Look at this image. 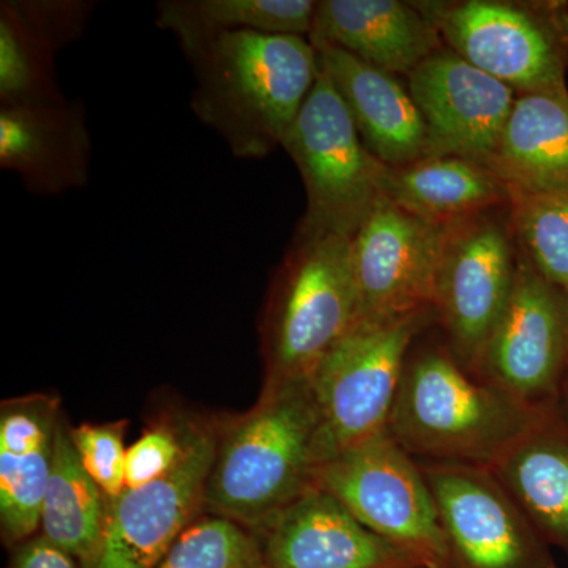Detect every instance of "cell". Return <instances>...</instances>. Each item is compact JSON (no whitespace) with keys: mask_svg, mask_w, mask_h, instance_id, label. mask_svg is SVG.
I'll list each match as a JSON object with an SVG mask.
<instances>
[{"mask_svg":"<svg viewBox=\"0 0 568 568\" xmlns=\"http://www.w3.org/2000/svg\"><path fill=\"white\" fill-rule=\"evenodd\" d=\"M358 321L353 239L297 227L261 315L263 386L312 379Z\"/></svg>","mask_w":568,"mask_h":568,"instance_id":"cell-4","label":"cell"},{"mask_svg":"<svg viewBox=\"0 0 568 568\" xmlns=\"http://www.w3.org/2000/svg\"><path fill=\"white\" fill-rule=\"evenodd\" d=\"M263 545L271 568H425L320 488L286 508Z\"/></svg>","mask_w":568,"mask_h":568,"instance_id":"cell-15","label":"cell"},{"mask_svg":"<svg viewBox=\"0 0 568 568\" xmlns=\"http://www.w3.org/2000/svg\"><path fill=\"white\" fill-rule=\"evenodd\" d=\"M447 231L379 196L353 237L361 321L388 323L433 310Z\"/></svg>","mask_w":568,"mask_h":568,"instance_id":"cell-13","label":"cell"},{"mask_svg":"<svg viewBox=\"0 0 568 568\" xmlns=\"http://www.w3.org/2000/svg\"><path fill=\"white\" fill-rule=\"evenodd\" d=\"M156 568H271L264 545L230 519L204 514Z\"/></svg>","mask_w":568,"mask_h":568,"instance_id":"cell-27","label":"cell"},{"mask_svg":"<svg viewBox=\"0 0 568 568\" xmlns=\"http://www.w3.org/2000/svg\"><path fill=\"white\" fill-rule=\"evenodd\" d=\"M316 50L324 73L377 162L398 168L425 159V122L398 74L368 65L338 48Z\"/></svg>","mask_w":568,"mask_h":568,"instance_id":"cell-20","label":"cell"},{"mask_svg":"<svg viewBox=\"0 0 568 568\" xmlns=\"http://www.w3.org/2000/svg\"><path fill=\"white\" fill-rule=\"evenodd\" d=\"M549 547L568 555V420L540 418L489 467Z\"/></svg>","mask_w":568,"mask_h":568,"instance_id":"cell-23","label":"cell"},{"mask_svg":"<svg viewBox=\"0 0 568 568\" xmlns=\"http://www.w3.org/2000/svg\"><path fill=\"white\" fill-rule=\"evenodd\" d=\"M316 9L315 0H162L155 6V22L173 33L186 54L234 32L308 39Z\"/></svg>","mask_w":568,"mask_h":568,"instance_id":"cell-25","label":"cell"},{"mask_svg":"<svg viewBox=\"0 0 568 568\" xmlns=\"http://www.w3.org/2000/svg\"><path fill=\"white\" fill-rule=\"evenodd\" d=\"M92 142L81 103L0 106V166L29 192L58 196L91 175Z\"/></svg>","mask_w":568,"mask_h":568,"instance_id":"cell-17","label":"cell"},{"mask_svg":"<svg viewBox=\"0 0 568 568\" xmlns=\"http://www.w3.org/2000/svg\"><path fill=\"white\" fill-rule=\"evenodd\" d=\"M126 426L129 422L118 420L71 428V439L82 467L110 499L125 491L126 448L123 437Z\"/></svg>","mask_w":568,"mask_h":568,"instance_id":"cell-29","label":"cell"},{"mask_svg":"<svg viewBox=\"0 0 568 568\" xmlns=\"http://www.w3.org/2000/svg\"><path fill=\"white\" fill-rule=\"evenodd\" d=\"M185 58L196 81L194 115L241 160L265 159L282 148L321 74L320 52L297 36L226 33Z\"/></svg>","mask_w":568,"mask_h":568,"instance_id":"cell-2","label":"cell"},{"mask_svg":"<svg viewBox=\"0 0 568 568\" xmlns=\"http://www.w3.org/2000/svg\"><path fill=\"white\" fill-rule=\"evenodd\" d=\"M444 47L518 95L568 91V6L564 2H416Z\"/></svg>","mask_w":568,"mask_h":568,"instance_id":"cell-5","label":"cell"},{"mask_svg":"<svg viewBox=\"0 0 568 568\" xmlns=\"http://www.w3.org/2000/svg\"><path fill=\"white\" fill-rule=\"evenodd\" d=\"M420 463L447 568H558L551 547L489 467Z\"/></svg>","mask_w":568,"mask_h":568,"instance_id":"cell-11","label":"cell"},{"mask_svg":"<svg viewBox=\"0 0 568 568\" xmlns=\"http://www.w3.org/2000/svg\"><path fill=\"white\" fill-rule=\"evenodd\" d=\"M222 417L189 413L185 446L166 474L111 499L102 548L88 568H156L205 514Z\"/></svg>","mask_w":568,"mask_h":568,"instance_id":"cell-10","label":"cell"},{"mask_svg":"<svg viewBox=\"0 0 568 568\" xmlns=\"http://www.w3.org/2000/svg\"><path fill=\"white\" fill-rule=\"evenodd\" d=\"M435 312L388 323L361 321L312 376L317 418V469L387 432L406 358Z\"/></svg>","mask_w":568,"mask_h":568,"instance_id":"cell-6","label":"cell"},{"mask_svg":"<svg viewBox=\"0 0 568 568\" xmlns=\"http://www.w3.org/2000/svg\"><path fill=\"white\" fill-rule=\"evenodd\" d=\"M282 148L305 185L306 211L298 227L353 239L379 200L384 164L365 148L323 67Z\"/></svg>","mask_w":568,"mask_h":568,"instance_id":"cell-7","label":"cell"},{"mask_svg":"<svg viewBox=\"0 0 568 568\" xmlns=\"http://www.w3.org/2000/svg\"><path fill=\"white\" fill-rule=\"evenodd\" d=\"M496 211L448 226L433 298L448 349L474 373L517 278L519 248L510 215Z\"/></svg>","mask_w":568,"mask_h":568,"instance_id":"cell-9","label":"cell"},{"mask_svg":"<svg viewBox=\"0 0 568 568\" xmlns=\"http://www.w3.org/2000/svg\"><path fill=\"white\" fill-rule=\"evenodd\" d=\"M317 424L310 381L263 386L246 413L222 417L205 514L263 541L280 515L316 488Z\"/></svg>","mask_w":568,"mask_h":568,"instance_id":"cell-1","label":"cell"},{"mask_svg":"<svg viewBox=\"0 0 568 568\" xmlns=\"http://www.w3.org/2000/svg\"><path fill=\"white\" fill-rule=\"evenodd\" d=\"M544 416L466 368L446 342L414 343L387 432L417 462L491 467Z\"/></svg>","mask_w":568,"mask_h":568,"instance_id":"cell-3","label":"cell"},{"mask_svg":"<svg viewBox=\"0 0 568 568\" xmlns=\"http://www.w3.org/2000/svg\"><path fill=\"white\" fill-rule=\"evenodd\" d=\"M186 410L160 414L140 439L126 448L125 489L138 488L166 474L185 446Z\"/></svg>","mask_w":568,"mask_h":568,"instance_id":"cell-28","label":"cell"},{"mask_svg":"<svg viewBox=\"0 0 568 568\" xmlns=\"http://www.w3.org/2000/svg\"><path fill=\"white\" fill-rule=\"evenodd\" d=\"M567 366L568 295L519 250L510 301L476 375L529 409L549 414L558 410Z\"/></svg>","mask_w":568,"mask_h":568,"instance_id":"cell-12","label":"cell"},{"mask_svg":"<svg viewBox=\"0 0 568 568\" xmlns=\"http://www.w3.org/2000/svg\"><path fill=\"white\" fill-rule=\"evenodd\" d=\"M316 488L425 568H447L446 538L420 463L388 432L325 463L317 469Z\"/></svg>","mask_w":568,"mask_h":568,"instance_id":"cell-8","label":"cell"},{"mask_svg":"<svg viewBox=\"0 0 568 568\" xmlns=\"http://www.w3.org/2000/svg\"><path fill=\"white\" fill-rule=\"evenodd\" d=\"M379 192L396 207L446 226L511 203V190L495 171L457 156H426L398 168L384 164Z\"/></svg>","mask_w":568,"mask_h":568,"instance_id":"cell-22","label":"cell"},{"mask_svg":"<svg viewBox=\"0 0 568 568\" xmlns=\"http://www.w3.org/2000/svg\"><path fill=\"white\" fill-rule=\"evenodd\" d=\"M406 78L425 122L426 156H457L491 170L518 93L446 47Z\"/></svg>","mask_w":568,"mask_h":568,"instance_id":"cell-14","label":"cell"},{"mask_svg":"<svg viewBox=\"0 0 568 568\" xmlns=\"http://www.w3.org/2000/svg\"><path fill=\"white\" fill-rule=\"evenodd\" d=\"M111 499L85 473L63 417L41 507L40 534L88 568L102 548Z\"/></svg>","mask_w":568,"mask_h":568,"instance_id":"cell-24","label":"cell"},{"mask_svg":"<svg viewBox=\"0 0 568 568\" xmlns=\"http://www.w3.org/2000/svg\"><path fill=\"white\" fill-rule=\"evenodd\" d=\"M62 418L58 395L29 394L0 405V537L9 549L40 530Z\"/></svg>","mask_w":568,"mask_h":568,"instance_id":"cell-16","label":"cell"},{"mask_svg":"<svg viewBox=\"0 0 568 568\" xmlns=\"http://www.w3.org/2000/svg\"><path fill=\"white\" fill-rule=\"evenodd\" d=\"M508 215L521 253L548 282L568 295V193H511Z\"/></svg>","mask_w":568,"mask_h":568,"instance_id":"cell-26","label":"cell"},{"mask_svg":"<svg viewBox=\"0 0 568 568\" xmlns=\"http://www.w3.org/2000/svg\"><path fill=\"white\" fill-rule=\"evenodd\" d=\"M491 171L511 193H568V91L517 97Z\"/></svg>","mask_w":568,"mask_h":568,"instance_id":"cell-21","label":"cell"},{"mask_svg":"<svg viewBox=\"0 0 568 568\" xmlns=\"http://www.w3.org/2000/svg\"><path fill=\"white\" fill-rule=\"evenodd\" d=\"M93 10L84 0L0 3V106L58 103L55 55L84 32Z\"/></svg>","mask_w":568,"mask_h":568,"instance_id":"cell-18","label":"cell"},{"mask_svg":"<svg viewBox=\"0 0 568 568\" xmlns=\"http://www.w3.org/2000/svg\"><path fill=\"white\" fill-rule=\"evenodd\" d=\"M308 40L405 77L444 47L417 3L402 0H320Z\"/></svg>","mask_w":568,"mask_h":568,"instance_id":"cell-19","label":"cell"},{"mask_svg":"<svg viewBox=\"0 0 568 568\" xmlns=\"http://www.w3.org/2000/svg\"><path fill=\"white\" fill-rule=\"evenodd\" d=\"M558 410L560 416L568 420V366L566 377H564L562 390H560Z\"/></svg>","mask_w":568,"mask_h":568,"instance_id":"cell-31","label":"cell"},{"mask_svg":"<svg viewBox=\"0 0 568 568\" xmlns=\"http://www.w3.org/2000/svg\"><path fill=\"white\" fill-rule=\"evenodd\" d=\"M13 551L9 568H81L73 556L55 547L41 534L29 538Z\"/></svg>","mask_w":568,"mask_h":568,"instance_id":"cell-30","label":"cell"}]
</instances>
